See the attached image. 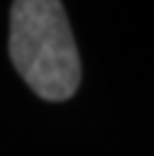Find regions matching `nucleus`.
<instances>
[{"label": "nucleus", "instance_id": "f257e3e1", "mask_svg": "<svg viewBox=\"0 0 154 156\" xmlns=\"http://www.w3.org/2000/svg\"><path fill=\"white\" fill-rule=\"evenodd\" d=\"M10 58L44 100H68L81 83V56L61 0H15L10 10Z\"/></svg>", "mask_w": 154, "mask_h": 156}]
</instances>
